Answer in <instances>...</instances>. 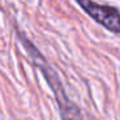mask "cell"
Here are the masks:
<instances>
[{
  "instance_id": "1",
  "label": "cell",
  "mask_w": 120,
  "mask_h": 120,
  "mask_svg": "<svg viewBox=\"0 0 120 120\" xmlns=\"http://www.w3.org/2000/svg\"><path fill=\"white\" fill-rule=\"evenodd\" d=\"M76 1L97 22L114 32H120V13L116 8L97 4L93 0H76Z\"/></svg>"
}]
</instances>
